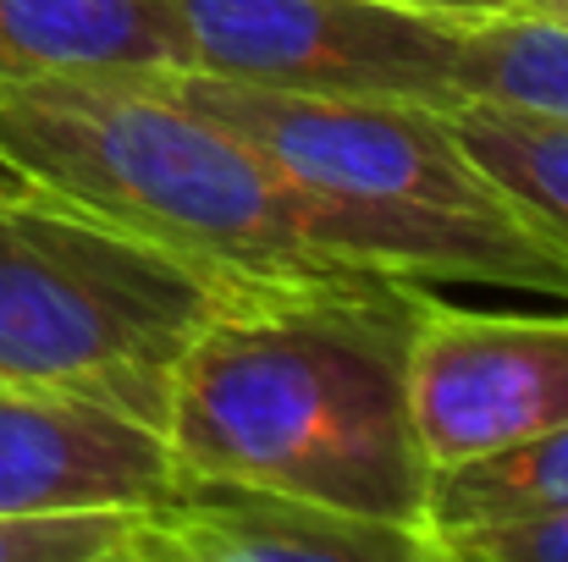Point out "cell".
Here are the masks:
<instances>
[{
	"instance_id": "obj_1",
	"label": "cell",
	"mask_w": 568,
	"mask_h": 562,
	"mask_svg": "<svg viewBox=\"0 0 568 562\" xmlns=\"http://www.w3.org/2000/svg\"><path fill=\"white\" fill-rule=\"evenodd\" d=\"M414 293H293L215 320L166 391L178 469L419 530L430 463L403 386Z\"/></svg>"
},
{
	"instance_id": "obj_2",
	"label": "cell",
	"mask_w": 568,
	"mask_h": 562,
	"mask_svg": "<svg viewBox=\"0 0 568 562\" xmlns=\"http://www.w3.org/2000/svg\"><path fill=\"white\" fill-rule=\"evenodd\" d=\"M0 161L50 198L265 293L403 287L337 265L304 193L254 144L189 105L172 72L6 83Z\"/></svg>"
},
{
	"instance_id": "obj_3",
	"label": "cell",
	"mask_w": 568,
	"mask_h": 562,
	"mask_svg": "<svg viewBox=\"0 0 568 562\" xmlns=\"http://www.w3.org/2000/svg\"><path fill=\"white\" fill-rule=\"evenodd\" d=\"M172 89L304 193L321 248L414 287L568 298V265L497 198L442 105L348 100L172 72Z\"/></svg>"
},
{
	"instance_id": "obj_4",
	"label": "cell",
	"mask_w": 568,
	"mask_h": 562,
	"mask_svg": "<svg viewBox=\"0 0 568 562\" xmlns=\"http://www.w3.org/2000/svg\"><path fill=\"white\" fill-rule=\"evenodd\" d=\"M365 293V287H359ZM293 298L122 232L39 187L0 193V380L89 397L161 430L193 343L260 304Z\"/></svg>"
},
{
	"instance_id": "obj_5",
	"label": "cell",
	"mask_w": 568,
	"mask_h": 562,
	"mask_svg": "<svg viewBox=\"0 0 568 562\" xmlns=\"http://www.w3.org/2000/svg\"><path fill=\"white\" fill-rule=\"evenodd\" d=\"M183 72L348 100L458 105L475 17L414 0H166Z\"/></svg>"
},
{
	"instance_id": "obj_6",
	"label": "cell",
	"mask_w": 568,
	"mask_h": 562,
	"mask_svg": "<svg viewBox=\"0 0 568 562\" xmlns=\"http://www.w3.org/2000/svg\"><path fill=\"white\" fill-rule=\"evenodd\" d=\"M403 386L430 469L568 425V309H475L419 287Z\"/></svg>"
},
{
	"instance_id": "obj_7",
	"label": "cell",
	"mask_w": 568,
	"mask_h": 562,
	"mask_svg": "<svg viewBox=\"0 0 568 562\" xmlns=\"http://www.w3.org/2000/svg\"><path fill=\"white\" fill-rule=\"evenodd\" d=\"M178 486L161 430L122 408L0 380V513L155 508Z\"/></svg>"
},
{
	"instance_id": "obj_8",
	"label": "cell",
	"mask_w": 568,
	"mask_h": 562,
	"mask_svg": "<svg viewBox=\"0 0 568 562\" xmlns=\"http://www.w3.org/2000/svg\"><path fill=\"white\" fill-rule=\"evenodd\" d=\"M133 562H430V552L403 524L178 469L172 497L139 519Z\"/></svg>"
},
{
	"instance_id": "obj_9",
	"label": "cell",
	"mask_w": 568,
	"mask_h": 562,
	"mask_svg": "<svg viewBox=\"0 0 568 562\" xmlns=\"http://www.w3.org/2000/svg\"><path fill=\"white\" fill-rule=\"evenodd\" d=\"M111 72H183L166 0H0V89Z\"/></svg>"
},
{
	"instance_id": "obj_10",
	"label": "cell",
	"mask_w": 568,
	"mask_h": 562,
	"mask_svg": "<svg viewBox=\"0 0 568 562\" xmlns=\"http://www.w3.org/2000/svg\"><path fill=\"white\" fill-rule=\"evenodd\" d=\"M447 122L497 198L568 265V122L508 100L469 94L447 105Z\"/></svg>"
},
{
	"instance_id": "obj_11",
	"label": "cell",
	"mask_w": 568,
	"mask_h": 562,
	"mask_svg": "<svg viewBox=\"0 0 568 562\" xmlns=\"http://www.w3.org/2000/svg\"><path fill=\"white\" fill-rule=\"evenodd\" d=\"M558 508H568V425L430 469L419 535L430 552L442 535L525 524V519H541Z\"/></svg>"
},
{
	"instance_id": "obj_12",
	"label": "cell",
	"mask_w": 568,
	"mask_h": 562,
	"mask_svg": "<svg viewBox=\"0 0 568 562\" xmlns=\"http://www.w3.org/2000/svg\"><path fill=\"white\" fill-rule=\"evenodd\" d=\"M464 94L508 100L568 122V28L525 6L475 17L464 55Z\"/></svg>"
},
{
	"instance_id": "obj_13",
	"label": "cell",
	"mask_w": 568,
	"mask_h": 562,
	"mask_svg": "<svg viewBox=\"0 0 568 562\" xmlns=\"http://www.w3.org/2000/svg\"><path fill=\"white\" fill-rule=\"evenodd\" d=\"M144 508L0 513V562H133Z\"/></svg>"
},
{
	"instance_id": "obj_14",
	"label": "cell",
	"mask_w": 568,
	"mask_h": 562,
	"mask_svg": "<svg viewBox=\"0 0 568 562\" xmlns=\"http://www.w3.org/2000/svg\"><path fill=\"white\" fill-rule=\"evenodd\" d=\"M430 562H568V508L525 524L442 535L430 546Z\"/></svg>"
},
{
	"instance_id": "obj_15",
	"label": "cell",
	"mask_w": 568,
	"mask_h": 562,
	"mask_svg": "<svg viewBox=\"0 0 568 562\" xmlns=\"http://www.w3.org/2000/svg\"><path fill=\"white\" fill-rule=\"evenodd\" d=\"M414 6H442V11H464V17H491V11H508L519 0H414Z\"/></svg>"
},
{
	"instance_id": "obj_16",
	"label": "cell",
	"mask_w": 568,
	"mask_h": 562,
	"mask_svg": "<svg viewBox=\"0 0 568 562\" xmlns=\"http://www.w3.org/2000/svg\"><path fill=\"white\" fill-rule=\"evenodd\" d=\"M525 11H536V17H552V22H564L568 28V0H519Z\"/></svg>"
},
{
	"instance_id": "obj_17",
	"label": "cell",
	"mask_w": 568,
	"mask_h": 562,
	"mask_svg": "<svg viewBox=\"0 0 568 562\" xmlns=\"http://www.w3.org/2000/svg\"><path fill=\"white\" fill-rule=\"evenodd\" d=\"M17 187H28V183H22V177H17V172L0 161V193H17Z\"/></svg>"
}]
</instances>
